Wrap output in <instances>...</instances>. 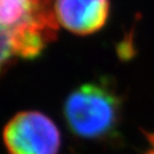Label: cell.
Returning a JSON list of instances; mask_svg holds the SVG:
<instances>
[{
	"label": "cell",
	"mask_w": 154,
	"mask_h": 154,
	"mask_svg": "<svg viewBox=\"0 0 154 154\" xmlns=\"http://www.w3.org/2000/svg\"><path fill=\"white\" fill-rule=\"evenodd\" d=\"M4 140L9 154H58L61 147L57 126L38 111L13 116L5 127Z\"/></svg>",
	"instance_id": "7a4b0ae2"
},
{
	"label": "cell",
	"mask_w": 154,
	"mask_h": 154,
	"mask_svg": "<svg viewBox=\"0 0 154 154\" xmlns=\"http://www.w3.org/2000/svg\"><path fill=\"white\" fill-rule=\"evenodd\" d=\"M57 23L69 32L88 35L104 26L110 15V0H54Z\"/></svg>",
	"instance_id": "3957f363"
},
{
	"label": "cell",
	"mask_w": 154,
	"mask_h": 154,
	"mask_svg": "<svg viewBox=\"0 0 154 154\" xmlns=\"http://www.w3.org/2000/svg\"><path fill=\"white\" fill-rule=\"evenodd\" d=\"M120 100L110 86L85 83L73 90L65 100L67 125L77 136L97 139L109 136L119 122Z\"/></svg>",
	"instance_id": "6da1fadb"
}]
</instances>
